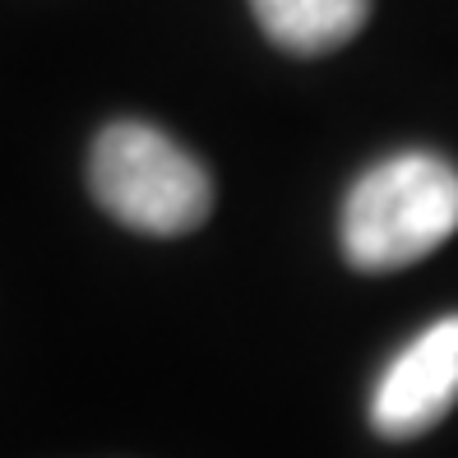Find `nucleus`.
<instances>
[{
  "label": "nucleus",
  "mask_w": 458,
  "mask_h": 458,
  "mask_svg": "<svg viewBox=\"0 0 458 458\" xmlns=\"http://www.w3.org/2000/svg\"><path fill=\"white\" fill-rule=\"evenodd\" d=\"M250 10L283 51L325 56L366 29L370 0H250Z\"/></svg>",
  "instance_id": "obj_4"
},
{
  "label": "nucleus",
  "mask_w": 458,
  "mask_h": 458,
  "mask_svg": "<svg viewBox=\"0 0 458 458\" xmlns=\"http://www.w3.org/2000/svg\"><path fill=\"white\" fill-rule=\"evenodd\" d=\"M458 232V167L436 153H394L343 199V255L361 274H394Z\"/></svg>",
  "instance_id": "obj_1"
},
{
  "label": "nucleus",
  "mask_w": 458,
  "mask_h": 458,
  "mask_svg": "<svg viewBox=\"0 0 458 458\" xmlns=\"http://www.w3.org/2000/svg\"><path fill=\"white\" fill-rule=\"evenodd\" d=\"M93 199L144 236H185L213 208L204 163L144 121H112L89 153Z\"/></svg>",
  "instance_id": "obj_2"
},
{
  "label": "nucleus",
  "mask_w": 458,
  "mask_h": 458,
  "mask_svg": "<svg viewBox=\"0 0 458 458\" xmlns=\"http://www.w3.org/2000/svg\"><path fill=\"white\" fill-rule=\"evenodd\" d=\"M458 403V315L426 325L370 389V426L385 440H417Z\"/></svg>",
  "instance_id": "obj_3"
}]
</instances>
